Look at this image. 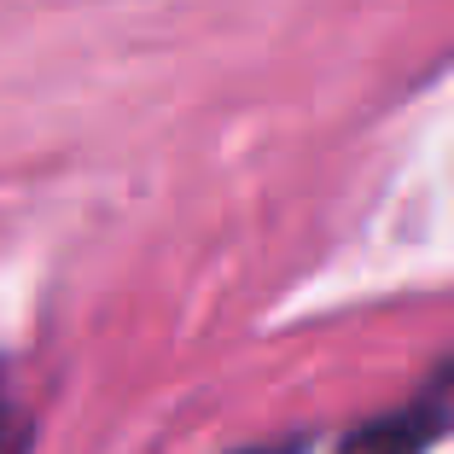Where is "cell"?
<instances>
[{
    "mask_svg": "<svg viewBox=\"0 0 454 454\" xmlns=\"http://www.w3.org/2000/svg\"><path fill=\"white\" fill-rule=\"evenodd\" d=\"M449 426H454V361L419 390L414 402H402L396 414L361 426L356 437L344 442V454H426Z\"/></svg>",
    "mask_w": 454,
    "mask_h": 454,
    "instance_id": "6da1fadb",
    "label": "cell"
},
{
    "mask_svg": "<svg viewBox=\"0 0 454 454\" xmlns=\"http://www.w3.org/2000/svg\"><path fill=\"white\" fill-rule=\"evenodd\" d=\"M6 426H12V402H6V379H0V449H6Z\"/></svg>",
    "mask_w": 454,
    "mask_h": 454,
    "instance_id": "7a4b0ae2",
    "label": "cell"
},
{
    "mask_svg": "<svg viewBox=\"0 0 454 454\" xmlns=\"http://www.w3.org/2000/svg\"><path fill=\"white\" fill-rule=\"evenodd\" d=\"M262 454H292V449H262Z\"/></svg>",
    "mask_w": 454,
    "mask_h": 454,
    "instance_id": "3957f363",
    "label": "cell"
}]
</instances>
